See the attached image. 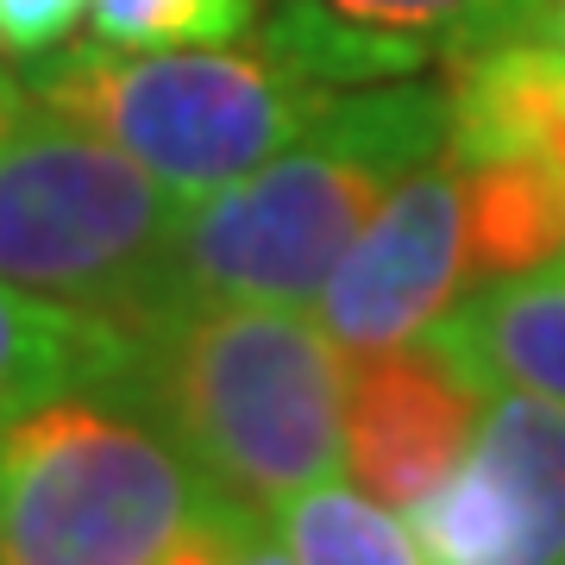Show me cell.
<instances>
[{"label": "cell", "mask_w": 565, "mask_h": 565, "mask_svg": "<svg viewBox=\"0 0 565 565\" xmlns=\"http://www.w3.org/2000/svg\"><path fill=\"white\" fill-rule=\"evenodd\" d=\"M484 396L422 340L345 364V465L390 509H422L465 459Z\"/></svg>", "instance_id": "9"}, {"label": "cell", "mask_w": 565, "mask_h": 565, "mask_svg": "<svg viewBox=\"0 0 565 565\" xmlns=\"http://www.w3.org/2000/svg\"><path fill=\"white\" fill-rule=\"evenodd\" d=\"M182 207L102 132L25 95L0 126V282L145 333L170 308Z\"/></svg>", "instance_id": "4"}, {"label": "cell", "mask_w": 565, "mask_h": 565, "mask_svg": "<svg viewBox=\"0 0 565 565\" xmlns=\"http://www.w3.org/2000/svg\"><path fill=\"white\" fill-rule=\"evenodd\" d=\"M478 245H471V202L465 170L446 145L434 163L408 170L384 195V207L345 245L333 277L315 296V321L345 359L415 345L465 289H478Z\"/></svg>", "instance_id": "6"}, {"label": "cell", "mask_w": 565, "mask_h": 565, "mask_svg": "<svg viewBox=\"0 0 565 565\" xmlns=\"http://www.w3.org/2000/svg\"><path fill=\"white\" fill-rule=\"evenodd\" d=\"M478 396L515 390L565 408V258L465 289L422 333Z\"/></svg>", "instance_id": "10"}, {"label": "cell", "mask_w": 565, "mask_h": 565, "mask_svg": "<svg viewBox=\"0 0 565 565\" xmlns=\"http://www.w3.org/2000/svg\"><path fill=\"white\" fill-rule=\"evenodd\" d=\"M88 13V0H0V51L7 57H44L70 39V25Z\"/></svg>", "instance_id": "14"}, {"label": "cell", "mask_w": 565, "mask_h": 565, "mask_svg": "<svg viewBox=\"0 0 565 565\" xmlns=\"http://www.w3.org/2000/svg\"><path fill=\"white\" fill-rule=\"evenodd\" d=\"M327 95L333 88L308 82L264 44H82L51 57L32 82V102L102 132L177 202H202L270 163L327 107Z\"/></svg>", "instance_id": "5"}, {"label": "cell", "mask_w": 565, "mask_h": 565, "mask_svg": "<svg viewBox=\"0 0 565 565\" xmlns=\"http://www.w3.org/2000/svg\"><path fill=\"white\" fill-rule=\"evenodd\" d=\"M132 359L139 333L0 282V422L70 390H126Z\"/></svg>", "instance_id": "11"}, {"label": "cell", "mask_w": 565, "mask_h": 565, "mask_svg": "<svg viewBox=\"0 0 565 565\" xmlns=\"http://www.w3.org/2000/svg\"><path fill=\"white\" fill-rule=\"evenodd\" d=\"M446 145L452 88L440 82L396 76L327 95V107L270 163L182 207L170 239V308H315L321 282L384 207V195L408 170L434 163Z\"/></svg>", "instance_id": "1"}, {"label": "cell", "mask_w": 565, "mask_h": 565, "mask_svg": "<svg viewBox=\"0 0 565 565\" xmlns=\"http://www.w3.org/2000/svg\"><path fill=\"white\" fill-rule=\"evenodd\" d=\"M126 396L226 503L258 515L345 465V359L315 308H170L139 333Z\"/></svg>", "instance_id": "2"}, {"label": "cell", "mask_w": 565, "mask_h": 565, "mask_svg": "<svg viewBox=\"0 0 565 565\" xmlns=\"http://www.w3.org/2000/svg\"><path fill=\"white\" fill-rule=\"evenodd\" d=\"M13 114H20V88H13V82L0 76V126L13 120Z\"/></svg>", "instance_id": "15"}, {"label": "cell", "mask_w": 565, "mask_h": 565, "mask_svg": "<svg viewBox=\"0 0 565 565\" xmlns=\"http://www.w3.org/2000/svg\"><path fill=\"white\" fill-rule=\"evenodd\" d=\"M95 44L163 51V44H233L258 25V0H88Z\"/></svg>", "instance_id": "13"}, {"label": "cell", "mask_w": 565, "mask_h": 565, "mask_svg": "<svg viewBox=\"0 0 565 565\" xmlns=\"http://www.w3.org/2000/svg\"><path fill=\"white\" fill-rule=\"evenodd\" d=\"M221 490L126 390L0 422V565H163Z\"/></svg>", "instance_id": "3"}, {"label": "cell", "mask_w": 565, "mask_h": 565, "mask_svg": "<svg viewBox=\"0 0 565 565\" xmlns=\"http://www.w3.org/2000/svg\"><path fill=\"white\" fill-rule=\"evenodd\" d=\"M270 527L296 565H434L403 509L377 503L371 490L340 478L289 497L270 515Z\"/></svg>", "instance_id": "12"}, {"label": "cell", "mask_w": 565, "mask_h": 565, "mask_svg": "<svg viewBox=\"0 0 565 565\" xmlns=\"http://www.w3.org/2000/svg\"><path fill=\"white\" fill-rule=\"evenodd\" d=\"M534 0H270L258 44L321 88L422 76L515 39Z\"/></svg>", "instance_id": "8"}, {"label": "cell", "mask_w": 565, "mask_h": 565, "mask_svg": "<svg viewBox=\"0 0 565 565\" xmlns=\"http://www.w3.org/2000/svg\"><path fill=\"white\" fill-rule=\"evenodd\" d=\"M434 565H559L565 559V408L484 396L465 459L408 509Z\"/></svg>", "instance_id": "7"}, {"label": "cell", "mask_w": 565, "mask_h": 565, "mask_svg": "<svg viewBox=\"0 0 565 565\" xmlns=\"http://www.w3.org/2000/svg\"><path fill=\"white\" fill-rule=\"evenodd\" d=\"M559 565H565V559H559Z\"/></svg>", "instance_id": "16"}]
</instances>
